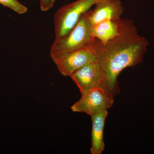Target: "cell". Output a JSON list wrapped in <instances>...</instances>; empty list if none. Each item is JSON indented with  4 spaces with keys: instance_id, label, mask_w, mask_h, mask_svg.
Masks as SVG:
<instances>
[{
    "instance_id": "1",
    "label": "cell",
    "mask_w": 154,
    "mask_h": 154,
    "mask_svg": "<svg viewBox=\"0 0 154 154\" xmlns=\"http://www.w3.org/2000/svg\"><path fill=\"white\" fill-rule=\"evenodd\" d=\"M97 61L102 67V86L108 94L114 96L120 89L117 79L123 70L140 63L146 51L149 42L138 34L136 30L118 36L102 45L95 39Z\"/></svg>"
},
{
    "instance_id": "2",
    "label": "cell",
    "mask_w": 154,
    "mask_h": 154,
    "mask_svg": "<svg viewBox=\"0 0 154 154\" xmlns=\"http://www.w3.org/2000/svg\"><path fill=\"white\" fill-rule=\"evenodd\" d=\"M91 10L81 17L79 22L64 36L55 39L51 47V59L92 44L95 39L92 32L93 25L90 19Z\"/></svg>"
},
{
    "instance_id": "3",
    "label": "cell",
    "mask_w": 154,
    "mask_h": 154,
    "mask_svg": "<svg viewBox=\"0 0 154 154\" xmlns=\"http://www.w3.org/2000/svg\"><path fill=\"white\" fill-rule=\"evenodd\" d=\"M106 1L108 0H77L59 9L54 15L55 39L68 33L91 7Z\"/></svg>"
},
{
    "instance_id": "4",
    "label": "cell",
    "mask_w": 154,
    "mask_h": 154,
    "mask_svg": "<svg viewBox=\"0 0 154 154\" xmlns=\"http://www.w3.org/2000/svg\"><path fill=\"white\" fill-rule=\"evenodd\" d=\"M52 60L61 74L70 77L83 67L96 61L97 52L94 42L82 48L58 56Z\"/></svg>"
},
{
    "instance_id": "5",
    "label": "cell",
    "mask_w": 154,
    "mask_h": 154,
    "mask_svg": "<svg viewBox=\"0 0 154 154\" xmlns=\"http://www.w3.org/2000/svg\"><path fill=\"white\" fill-rule=\"evenodd\" d=\"M113 97L102 87L94 88L82 94L81 98L71 107L73 112L91 116L112 107Z\"/></svg>"
},
{
    "instance_id": "6",
    "label": "cell",
    "mask_w": 154,
    "mask_h": 154,
    "mask_svg": "<svg viewBox=\"0 0 154 154\" xmlns=\"http://www.w3.org/2000/svg\"><path fill=\"white\" fill-rule=\"evenodd\" d=\"M137 30L133 22L127 19L107 20L93 25L94 38L102 45L116 37Z\"/></svg>"
},
{
    "instance_id": "7",
    "label": "cell",
    "mask_w": 154,
    "mask_h": 154,
    "mask_svg": "<svg viewBox=\"0 0 154 154\" xmlns=\"http://www.w3.org/2000/svg\"><path fill=\"white\" fill-rule=\"evenodd\" d=\"M70 77L79 89L81 94H82L94 88L102 86V67L96 61L80 69Z\"/></svg>"
},
{
    "instance_id": "8",
    "label": "cell",
    "mask_w": 154,
    "mask_h": 154,
    "mask_svg": "<svg viewBox=\"0 0 154 154\" xmlns=\"http://www.w3.org/2000/svg\"><path fill=\"white\" fill-rule=\"evenodd\" d=\"M95 6L90 12V20L93 25L107 20L120 19L124 12L120 0H108L97 3Z\"/></svg>"
},
{
    "instance_id": "9",
    "label": "cell",
    "mask_w": 154,
    "mask_h": 154,
    "mask_svg": "<svg viewBox=\"0 0 154 154\" xmlns=\"http://www.w3.org/2000/svg\"><path fill=\"white\" fill-rule=\"evenodd\" d=\"M107 116V110H104L91 116L92 127L91 152L92 154H101L105 149L103 136Z\"/></svg>"
},
{
    "instance_id": "10",
    "label": "cell",
    "mask_w": 154,
    "mask_h": 154,
    "mask_svg": "<svg viewBox=\"0 0 154 154\" xmlns=\"http://www.w3.org/2000/svg\"><path fill=\"white\" fill-rule=\"evenodd\" d=\"M0 5L20 15L25 14L28 11V8L18 0H0Z\"/></svg>"
},
{
    "instance_id": "11",
    "label": "cell",
    "mask_w": 154,
    "mask_h": 154,
    "mask_svg": "<svg viewBox=\"0 0 154 154\" xmlns=\"http://www.w3.org/2000/svg\"><path fill=\"white\" fill-rule=\"evenodd\" d=\"M55 0H39L40 9L43 12H46L52 8Z\"/></svg>"
}]
</instances>
